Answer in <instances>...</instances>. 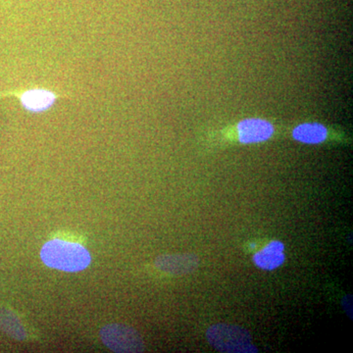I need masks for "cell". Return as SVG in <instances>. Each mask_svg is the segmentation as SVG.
<instances>
[{"label": "cell", "instance_id": "4", "mask_svg": "<svg viewBox=\"0 0 353 353\" xmlns=\"http://www.w3.org/2000/svg\"><path fill=\"white\" fill-rule=\"evenodd\" d=\"M154 265L158 270L169 275L183 276L194 272L199 267V259L192 253L164 254L155 259Z\"/></svg>", "mask_w": 353, "mask_h": 353}, {"label": "cell", "instance_id": "5", "mask_svg": "<svg viewBox=\"0 0 353 353\" xmlns=\"http://www.w3.org/2000/svg\"><path fill=\"white\" fill-rule=\"evenodd\" d=\"M275 128L269 121L250 118L241 121L236 126L239 141L243 145L263 143L273 136Z\"/></svg>", "mask_w": 353, "mask_h": 353}, {"label": "cell", "instance_id": "8", "mask_svg": "<svg viewBox=\"0 0 353 353\" xmlns=\"http://www.w3.org/2000/svg\"><path fill=\"white\" fill-rule=\"evenodd\" d=\"M292 138L306 145H318L328 138V129L319 123H304L294 128Z\"/></svg>", "mask_w": 353, "mask_h": 353}, {"label": "cell", "instance_id": "2", "mask_svg": "<svg viewBox=\"0 0 353 353\" xmlns=\"http://www.w3.org/2000/svg\"><path fill=\"white\" fill-rule=\"evenodd\" d=\"M206 338L211 347L225 353H257L259 350L252 343V336L245 329L236 325H213L206 332Z\"/></svg>", "mask_w": 353, "mask_h": 353}, {"label": "cell", "instance_id": "1", "mask_svg": "<svg viewBox=\"0 0 353 353\" xmlns=\"http://www.w3.org/2000/svg\"><path fill=\"white\" fill-rule=\"evenodd\" d=\"M41 259L46 266L69 273L85 270L92 262L87 248L63 240L48 241L41 248Z\"/></svg>", "mask_w": 353, "mask_h": 353}, {"label": "cell", "instance_id": "6", "mask_svg": "<svg viewBox=\"0 0 353 353\" xmlns=\"http://www.w3.org/2000/svg\"><path fill=\"white\" fill-rule=\"evenodd\" d=\"M17 95L23 108L32 113H41L48 110L60 97L59 94L44 88H32Z\"/></svg>", "mask_w": 353, "mask_h": 353}, {"label": "cell", "instance_id": "9", "mask_svg": "<svg viewBox=\"0 0 353 353\" xmlns=\"http://www.w3.org/2000/svg\"><path fill=\"white\" fill-rule=\"evenodd\" d=\"M0 330L17 341H24L27 333L19 318L12 311L0 308Z\"/></svg>", "mask_w": 353, "mask_h": 353}, {"label": "cell", "instance_id": "7", "mask_svg": "<svg viewBox=\"0 0 353 353\" xmlns=\"http://www.w3.org/2000/svg\"><path fill=\"white\" fill-rule=\"evenodd\" d=\"M285 245L282 241H272L268 245L255 253L253 262L259 268L265 271H273L284 264Z\"/></svg>", "mask_w": 353, "mask_h": 353}, {"label": "cell", "instance_id": "3", "mask_svg": "<svg viewBox=\"0 0 353 353\" xmlns=\"http://www.w3.org/2000/svg\"><path fill=\"white\" fill-rule=\"evenodd\" d=\"M101 339L104 345L114 352H143L145 343L138 332L123 324H109L101 330Z\"/></svg>", "mask_w": 353, "mask_h": 353}]
</instances>
